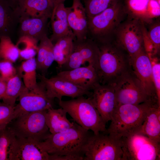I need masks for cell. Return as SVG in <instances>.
I'll use <instances>...</instances> for the list:
<instances>
[{
	"label": "cell",
	"instance_id": "9c48e42d",
	"mask_svg": "<svg viewBox=\"0 0 160 160\" xmlns=\"http://www.w3.org/2000/svg\"><path fill=\"white\" fill-rule=\"evenodd\" d=\"M120 140L105 132L93 133L86 145L83 160H122Z\"/></svg>",
	"mask_w": 160,
	"mask_h": 160
},
{
	"label": "cell",
	"instance_id": "d6986e66",
	"mask_svg": "<svg viewBox=\"0 0 160 160\" xmlns=\"http://www.w3.org/2000/svg\"><path fill=\"white\" fill-rule=\"evenodd\" d=\"M56 76L89 91L92 90L95 86L100 83L97 70L89 64L69 70L61 71Z\"/></svg>",
	"mask_w": 160,
	"mask_h": 160
},
{
	"label": "cell",
	"instance_id": "f1b7e54d",
	"mask_svg": "<svg viewBox=\"0 0 160 160\" xmlns=\"http://www.w3.org/2000/svg\"><path fill=\"white\" fill-rule=\"evenodd\" d=\"M25 87L21 77L17 72L15 76L7 81L6 91L1 99L3 102L15 106L17 99Z\"/></svg>",
	"mask_w": 160,
	"mask_h": 160
},
{
	"label": "cell",
	"instance_id": "30bf717a",
	"mask_svg": "<svg viewBox=\"0 0 160 160\" xmlns=\"http://www.w3.org/2000/svg\"><path fill=\"white\" fill-rule=\"evenodd\" d=\"M113 84L117 105H137L150 100L132 68L119 76Z\"/></svg>",
	"mask_w": 160,
	"mask_h": 160
},
{
	"label": "cell",
	"instance_id": "5bb4252c",
	"mask_svg": "<svg viewBox=\"0 0 160 160\" xmlns=\"http://www.w3.org/2000/svg\"><path fill=\"white\" fill-rule=\"evenodd\" d=\"M37 76L44 85L48 97L53 100L55 98L61 100L64 96L74 98L84 95L92 96V92L64 79L56 76L50 78L44 75L39 74Z\"/></svg>",
	"mask_w": 160,
	"mask_h": 160
},
{
	"label": "cell",
	"instance_id": "3957f363",
	"mask_svg": "<svg viewBox=\"0 0 160 160\" xmlns=\"http://www.w3.org/2000/svg\"><path fill=\"white\" fill-rule=\"evenodd\" d=\"M126 14L122 0H118L101 13L87 18V38L98 46L112 41V36Z\"/></svg>",
	"mask_w": 160,
	"mask_h": 160
},
{
	"label": "cell",
	"instance_id": "ee69618b",
	"mask_svg": "<svg viewBox=\"0 0 160 160\" xmlns=\"http://www.w3.org/2000/svg\"><path fill=\"white\" fill-rule=\"evenodd\" d=\"M0 59H1V58H0Z\"/></svg>",
	"mask_w": 160,
	"mask_h": 160
},
{
	"label": "cell",
	"instance_id": "74e56055",
	"mask_svg": "<svg viewBox=\"0 0 160 160\" xmlns=\"http://www.w3.org/2000/svg\"><path fill=\"white\" fill-rule=\"evenodd\" d=\"M7 81L0 75V99L4 96L6 89Z\"/></svg>",
	"mask_w": 160,
	"mask_h": 160
},
{
	"label": "cell",
	"instance_id": "9a60e30c",
	"mask_svg": "<svg viewBox=\"0 0 160 160\" xmlns=\"http://www.w3.org/2000/svg\"><path fill=\"white\" fill-rule=\"evenodd\" d=\"M92 90V102L106 124L111 120L117 106L113 84L99 83Z\"/></svg>",
	"mask_w": 160,
	"mask_h": 160
},
{
	"label": "cell",
	"instance_id": "ab89813d",
	"mask_svg": "<svg viewBox=\"0 0 160 160\" xmlns=\"http://www.w3.org/2000/svg\"><path fill=\"white\" fill-rule=\"evenodd\" d=\"M11 7L14 9L16 7L19 0H6Z\"/></svg>",
	"mask_w": 160,
	"mask_h": 160
},
{
	"label": "cell",
	"instance_id": "277c9868",
	"mask_svg": "<svg viewBox=\"0 0 160 160\" xmlns=\"http://www.w3.org/2000/svg\"><path fill=\"white\" fill-rule=\"evenodd\" d=\"M98 46L100 54L97 72L100 83L112 84L131 68L129 56L113 41Z\"/></svg>",
	"mask_w": 160,
	"mask_h": 160
},
{
	"label": "cell",
	"instance_id": "8fae6325",
	"mask_svg": "<svg viewBox=\"0 0 160 160\" xmlns=\"http://www.w3.org/2000/svg\"><path fill=\"white\" fill-rule=\"evenodd\" d=\"M19 102L15 106L12 120L26 113L53 108V101L48 96L41 81L34 87L23 89L19 97Z\"/></svg>",
	"mask_w": 160,
	"mask_h": 160
},
{
	"label": "cell",
	"instance_id": "f546056e",
	"mask_svg": "<svg viewBox=\"0 0 160 160\" xmlns=\"http://www.w3.org/2000/svg\"><path fill=\"white\" fill-rule=\"evenodd\" d=\"M38 42L27 37H20L16 45L19 51V58L25 60L34 57L37 54Z\"/></svg>",
	"mask_w": 160,
	"mask_h": 160
},
{
	"label": "cell",
	"instance_id": "4dcf8cb0",
	"mask_svg": "<svg viewBox=\"0 0 160 160\" xmlns=\"http://www.w3.org/2000/svg\"><path fill=\"white\" fill-rule=\"evenodd\" d=\"M0 57L13 63L19 58L17 48L9 36H0Z\"/></svg>",
	"mask_w": 160,
	"mask_h": 160
},
{
	"label": "cell",
	"instance_id": "8992f818",
	"mask_svg": "<svg viewBox=\"0 0 160 160\" xmlns=\"http://www.w3.org/2000/svg\"><path fill=\"white\" fill-rule=\"evenodd\" d=\"M47 111L26 113L12 120L7 127L16 137L42 142L51 134L46 121Z\"/></svg>",
	"mask_w": 160,
	"mask_h": 160
},
{
	"label": "cell",
	"instance_id": "ac0fdd59",
	"mask_svg": "<svg viewBox=\"0 0 160 160\" xmlns=\"http://www.w3.org/2000/svg\"><path fill=\"white\" fill-rule=\"evenodd\" d=\"M55 7L52 0H19L14 9L20 20L43 17L50 18Z\"/></svg>",
	"mask_w": 160,
	"mask_h": 160
},
{
	"label": "cell",
	"instance_id": "4316f807",
	"mask_svg": "<svg viewBox=\"0 0 160 160\" xmlns=\"http://www.w3.org/2000/svg\"><path fill=\"white\" fill-rule=\"evenodd\" d=\"M73 35L65 36L59 39L53 46L54 61L61 68L67 61L71 53L73 40L75 39Z\"/></svg>",
	"mask_w": 160,
	"mask_h": 160
},
{
	"label": "cell",
	"instance_id": "f35d334b",
	"mask_svg": "<svg viewBox=\"0 0 160 160\" xmlns=\"http://www.w3.org/2000/svg\"><path fill=\"white\" fill-rule=\"evenodd\" d=\"M8 150L0 146V160H8Z\"/></svg>",
	"mask_w": 160,
	"mask_h": 160
},
{
	"label": "cell",
	"instance_id": "6da1fadb",
	"mask_svg": "<svg viewBox=\"0 0 160 160\" xmlns=\"http://www.w3.org/2000/svg\"><path fill=\"white\" fill-rule=\"evenodd\" d=\"M73 122L71 127L51 133L44 141L38 142L41 148L49 154L62 157L64 160H83L86 145L93 132Z\"/></svg>",
	"mask_w": 160,
	"mask_h": 160
},
{
	"label": "cell",
	"instance_id": "7a4b0ae2",
	"mask_svg": "<svg viewBox=\"0 0 160 160\" xmlns=\"http://www.w3.org/2000/svg\"><path fill=\"white\" fill-rule=\"evenodd\" d=\"M156 104L158 105L157 101L150 100L137 105H118L113 113L106 132L113 137L120 140L138 131L144 122L150 108Z\"/></svg>",
	"mask_w": 160,
	"mask_h": 160
},
{
	"label": "cell",
	"instance_id": "83f0119b",
	"mask_svg": "<svg viewBox=\"0 0 160 160\" xmlns=\"http://www.w3.org/2000/svg\"><path fill=\"white\" fill-rule=\"evenodd\" d=\"M37 70L36 62L35 57L24 60L19 67L17 72L26 87L32 88L37 85Z\"/></svg>",
	"mask_w": 160,
	"mask_h": 160
},
{
	"label": "cell",
	"instance_id": "7c38bea8",
	"mask_svg": "<svg viewBox=\"0 0 160 160\" xmlns=\"http://www.w3.org/2000/svg\"><path fill=\"white\" fill-rule=\"evenodd\" d=\"M99 54L98 46L91 39L88 38L82 40L76 39L73 41L71 53L67 62L61 67V71L75 68L87 62L97 71Z\"/></svg>",
	"mask_w": 160,
	"mask_h": 160
},
{
	"label": "cell",
	"instance_id": "7bdbcfd3",
	"mask_svg": "<svg viewBox=\"0 0 160 160\" xmlns=\"http://www.w3.org/2000/svg\"><path fill=\"white\" fill-rule=\"evenodd\" d=\"M52 0V1H53V0Z\"/></svg>",
	"mask_w": 160,
	"mask_h": 160
},
{
	"label": "cell",
	"instance_id": "d4e9b609",
	"mask_svg": "<svg viewBox=\"0 0 160 160\" xmlns=\"http://www.w3.org/2000/svg\"><path fill=\"white\" fill-rule=\"evenodd\" d=\"M67 113L64 109L60 108H50L46 114V121L51 134L57 133L71 127L73 122H71L67 117Z\"/></svg>",
	"mask_w": 160,
	"mask_h": 160
},
{
	"label": "cell",
	"instance_id": "b9f144b4",
	"mask_svg": "<svg viewBox=\"0 0 160 160\" xmlns=\"http://www.w3.org/2000/svg\"><path fill=\"white\" fill-rule=\"evenodd\" d=\"M82 0V1H83L84 0Z\"/></svg>",
	"mask_w": 160,
	"mask_h": 160
},
{
	"label": "cell",
	"instance_id": "60d3db41",
	"mask_svg": "<svg viewBox=\"0 0 160 160\" xmlns=\"http://www.w3.org/2000/svg\"><path fill=\"white\" fill-rule=\"evenodd\" d=\"M55 4V7L57 4L64 3L66 0H53Z\"/></svg>",
	"mask_w": 160,
	"mask_h": 160
},
{
	"label": "cell",
	"instance_id": "44dd1931",
	"mask_svg": "<svg viewBox=\"0 0 160 160\" xmlns=\"http://www.w3.org/2000/svg\"><path fill=\"white\" fill-rule=\"evenodd\" d=\"M48 19L43 17L20 20L18 24L20 37H27L39 41L43 37L47 35Z\"/></svg>",
	"mask_w": 160,
	"mask_h": 160
},
{
	"label": "cell",
	"instance_id": "1f68e13d",
	"mask_svg": "<svg viewBox=\"0 0 160 160\" xmlns=\"http://www.w3.org/2000/svg\"><path fill=\"white\" fill-rule=\"evenodd\" d=\"M118 0H84V6L87 18L97 15Z\"/></svg>",
	"mask_w": 160,
	"mask_h": 160
},
{
	"label": "cell",
	"instance_id": "d6a6232c",
	"mask_svg": "<svg viewBox=\"0 0 160 160\" xmlns=\"http://www.w3.org/2000/svg\"><path fill=\"white\" fill-rule=\"evenodd\" d=\"M15 107L3 102H0V131L6 128L12 120Z\"/></svg>",
	"mask_w": 160,
	"mask_h": 160
},
{
	"label": "cell",
	"instance_id": "836d02e7",
	"mask_svg": "<svg viewBox=\"0 0 160 160\" xmlns=\"http://www.w3.org/2000/svg\"><path fill=\"white\" fill-rule=\"evenodd\" d=\"M149 57L152 64L153 81L157 99L158 104L160 106V63L156 58Z\"/></svg>",
	"mask_w": 160,
	"mask_h": 160
},
{
	"label": "cell",
	"instance_id": "52a82bcc",
	"mask_svg": "<svg viewBox=\"0 0 160 160\" xmlns=\"http://www.w3.org/2000/svg\"><path fill=\"white\" fill-rule=\"evenodd\" d=\"M122 160H160V144L139 132L121 138Z\"/></svg>",
	"mask_w": 160,
	"mask_h": 160
},
{
	"label": "cell",
	"instance_id": "603a6c76",
	"mask_svg": "<svg viewBox=\"0 0 160 160\" xmlns=\"http://www.w3.org/2000/svg\"><path fill=\"white\" fill-rule=\"evenodd\" d=\"M20 17L6 0H0V36L11 37L20 22Z\"/></svg>",
	"mask_w": 160,
	"mask_h": 160
},
{
	"label": "cell",
	"instance_id": "d590c367",
	"mask_svg": "<svg viewBox=\"0 0 160 160\" xmlns=\"http://www.w3.org/2000/svg\"><path fill=\"white\" fill-rule=\"evenodd\" d=\"M13 63L5 60L0 59V75L7 81L17 73V71Z\"/></svg>",
	"mask_w": 160,
	"mask_h": 160
},
{
	"label": "cell",
	"instance_id": "8d00e7d4",
	"mask_svg": "<svg viewBox=\"0 0 160 160\" xmlns=\"http://www.w3.org/2000/svg\"><path fill=\"white\" fill-rule=\"evenodd\" d=\"M14 135L7 127L0 131V146L8 150Z\"/></svg>",
	"mask_w": 160,
	"mask_h": 160
},
{
	"label": "cell",
	"instance_id": "ba28073f",
	"mask_svg": "<svg viewBox=\"0 0 160 160\" xmlns=\"http://www.w3.org/2000/svg\"><path fill=\"white\" fill-rule=\"evenodd\" d=\"M115 31V43L128 55L129 60L144 48V23L139 19L129 17Z\"/></svg>",
	"mask_w": 160,
	"mask_h": 160
},
{
	"label": "cell",
	"instance_id": "ffe728a7",
	"mask_svg": "<svg viewBox=\"0 0 160 160\" xmlns=\"http://www.w3.org/2000/svg\"><path fill=\"white\" fill-rule=\"evenodd\" d=\"M81 0H73L71 6L66 7L69 26L76 39L82 40L87 38V18Z\"/></svg>",
	"mask_w": 160,
	"mask_h": 160
},
{
	"label": "cell",
	"instance_id": "4fadbf2b",
	"mask_svg": "<svg viewBox=\"0 0 160 160\" xmlns=\"http://www.w3.org/2000/svg\"><path fill=\"white\" fill-rule=\"evenodd\" d=\"M38 141L15 136L8 150V160H61L60 156L48 154Z\"/></svg>",
	"mask_w": 160,
	"mask_h": 160
},
{
	"label": "cell",
	"instance_id": "e575fe53",
	"mask_svg": "<svg viewBox=\"0 0 160 160\" xmlns=\"http://www.w3.org/2000/svg\"><path fill=\"white\" fill-rule=\"evenodd\" d=\"M147 35L150 42L153 47L154 54H156L160 49V23L156 22L152 24L147 32Z\"/></svg>",
	"mask_w": 160,
	"mask_h": 160
},
{
	"label": "cell",
	"instance_id": "5b68a950",
	"mask_svg": "<svg viewBox=\"0 0 160 160\" xmlns=\"http://www.w3.org/2000/svg\"><path fill=\"white\" fill-rule=\"evenodd\" d=\"M74 121L83 128L97 134L107 131L106 124L93 103L90 97L81 96L67 100H59Z\"/></svg>",
	"mask_w": 160,
	"mask_h": 160
},
{
	"label": "cell",
	"instance_id": "e0dca14e",
	"mask_svg": "<svg viewBox=\"0 0 160 160\" xmlns=\"http://www.w3.org/2000/svg\"><path fill=\"white\" fill-rule=\"evenodd\" d=\"M126 13L144 23L160 16V0H122Z\"/></svg>",
	"mask_w": 160,
	"mask_h": 160
},
{
	"label": "cell",
	"instance_id": "2e32d148",
	"mask_svg": "<svg viewBox=\"0 0 160 160\" xmlns=\"http://www.w3.org/2000/svg\"><path fill=\"white\" fill-rule=\"evenodd\" d=\"M129 61L134 73L146 93L150 97L157 101L153 81L151 63L145 48Z\"/></svg>",
	"mask_w": 160,
	"mask_h": 160
},
{
	"label": "cell",
	"instance_id": "484cf974",
	"mask_svg": "<svg viewBox=\"0 0 160 160\" xmlns=\"http://www.w3.org/2000/svg\"><path fill=\"white\" fill-rule=\"evenodd\" d=\"M36 61L37 69L46 72L54 61V44L46 36L39 41Z\"/></svg>",
	"mask_w": 160,
	"mask_h": 160
},
{
	"label": "cell",
	"instance_id": "7402d4cb",
	"mask_svg": "<svg viewBox=\"0 0 160 160\" xmlns=\"http://www.w3.org/2000/svg\"><path fill=\"white\" fill-rule=\"evenodd\" d=\"M50 19L52 33L49 39L53 44L63 37L74 35L68 25L66 7L64 3L55 7Z\"/></svg>",
	"mask_w": 160,
	"mask_h": 160
},
{
	"label": "cell",
	"instance_id": "cb8c5ba5",
	"mask_svg": "<svg viewBox=\"0 0 160 160\" xmlns=\"http://www.w3.org/2000/svg\"><path fill=\"white\" fill-rule=\"evenodd\" d=\"M160 106L153 105L149 109L141 128L137 132L160 143Z\"/></svg>",
	"mask_w": 160,
	"mask_h": 160
}]
</instances>
